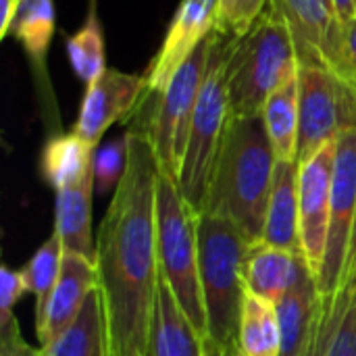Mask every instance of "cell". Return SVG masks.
Wrapping results in <instances>:
<instances>
[{"instance_id":"6da1fadb","label":"cell","mask_w":356,"mask_h":356,"mask_svg":"<svg viewBox=\"0 0 356 356\" xmlns=\"http://www.w3.org/2000/svg\"><path fill=\"white\" fill-rule=\"evenodd\" d=\"M127 167L96 238V275L106 319L108 356H146L159 284L156 179L159 161L148 134L134 127Z\"/></svg>"},{"instance_id":"7a4b0ae2","label":"cell","mask_w":356,"mask_h":356,"mask_svg":"<svg viewBox=\"0 0 356 356\" xmlns=\"http://www.w3.org/2000/svg\"><path fill=\"white\" fill-rule=\"evenodd\" d=\"M275 152L261 115H229L204 213L234 221L248 244L263 242Z\"/></svg>"},{"instance_id":"3957f363","label":"cell","mask_w":356,"mask_h":356,"mask_svg":"<svg viewBox=\"0 0 356 356\" xmlns=\"http://www.w3.org/2000/svg\"><path fill=\"white\" fill-rule=\"evenodd\" d=\"M300 67L292 27L282 8H269L240 38L229 42L225 83L229 115H261L267 98Z\"/></svg>"},{"instance_id":"277c9868","label":"cell","mask_w":356,"mask_h":356,"mask_svg":"<svg viewBox=\"0 0 356 356\" xmlns=\"http://www.w3.org/2000/svg\"><path fill=\"white\" fill-rule=\"evenodd\" d=\"M248 246L234 221L211 213L198 215V265L209 327L207 338L236 355L246 292L242 265Z\"/></svg>"},{"instance_id":"5b68a950","label":"cell","mask_w":356,"mask_h":356,"mask_svg":"<svg viewBox=\"0 0 356 356\" xmlns=\"http://www.w3.org/2000/svg\"><path fill=\"white\" fill-rule=\"evenodd\" d=\"M229 42L232 38H225L215 29L211 31L207 75L198 94V102L190 123L186 154L177 177L179 192L196 215L204 213L215 161L229 119V100L225 83Z\"/></svg>"},{"instance_id":"8992f818","label":"cell","mask_w":356,"mask_h":356,"mask_svg":"<svg viewBox=\"0 0 356 356\" xmlns=\"http://www.w3.org/2000/svg\"><path fill=\"white\" fill-rule=\"evenodd\" d=\"M159 269L181 311L202 338L209 336L198 265V215L184 200L177 181L159 171L156 179Z\"/></svg>"},{"instance_id":"52a82bcc","label":"cell","mask_w":356,"mask_h":356,"mask_svg":"<svg viewBox=\"0 0 356 356\" xmlns=\"http://www.w3.org/2000/svg\"><path fill=\"white\" fill-rule=\"evenodd\" d=\"M209 44H211V33L194 50V54L179 67V71L173 75L169 86L161 92L148 129H144L152 142L161 171L171 175L175 181L179 177L190 123L207 75Z\"/></svg>"},{"instance_id":"ba28073f","label":"cell","mask_w":356,"mask_h":356,"mask_svg":"<svg viewBox=\"0 0 356 356\" xmlns=\"http://www.w3.org/2000/svg\"><path fill=\"white\" fill-rule=\"evenodd\" d=\"M356 219V129H342L336 138V161L332 175L330 227L323 265L317 277L321 300L334 298L348 269V252Z\"/></svg>"},{"instance_id":"9c48e42d","label":"cell","mask_w":356,"mask_h":356,"mask_svg":"<svg viewBox=\"0 0 356 356\" xmlns=\"http://www.w3.org/2000/svg\"><path fill=\"white\" fill-rule=\"evenodd\" d=\"M286 15L298 50L300 63H319L330 67L344 83L353 86L346 63V44L342 23L338 21L334 0H273Z\"/></svg>"},{"instance_id":"30bf717a","label":"cell","mask_w":356,"mask_h":356,"mask_svg":"<svg viewBox=\"0 0 356 356\" xmlns=\"http://www.w3.org/2000/svg\"><path fill=\"white\" fill-rule=\"evenodd\" d=\"M334 161H336V140L327 142L315 156L298 165L300 250L315 280L319 277L325 257V246H327Z\"/></svg>"},{"instance_id":"8fae6325","label":"cell","mask_w":356,"mask_h":356,"mask_svg":"<svg viewBox=\"0 0 356 356\" xmlns=\"http://www.w3.org/2000/svg\"><path fill=\"white\" fill-rule=\"evenodd\" d=\"M219 0H181L177 6L161 50L150 60L146 71L148 92L161 94L179 67L194 54V50L215 29Z\"/></svg>"},{"instance_id":"7c38bea8","label":"cell","mask_w":356,"mask_h":356,"mask_svg":"<svg viewBox=\"0 0 356 356\" xmlns=\"http://www.w3.org/2000/svg\"><path fill=\"white\" fill-rule=\"evenodd\" d=\"M148 92L144 75H131L106 69L92 86L86 88L73 134L96 148L104 131L119 119L127 117Z\"/></svg>"},{"instance_id":"4fadbf2b","label":"cell","mask_w":356,"mask_h":356,"mask_svg":"<svg viewBox=\"0 0 356 356\" xmlns=\"http://www.w3.org/2000/svg\"><path fill=\"white\" fill-rule=\"evenodd\" d=\"M98 286L94 263L83 257L65 252L58 282L46 302L42 317L35 321V334L42 346L58 338L79 315L88 294Z\"/></svg>"},{"instance_id":"5bb4252c","label":"cell","mask_w":356,"mask_h":356,"mask_svg":"<svg viewBox=\"0 0 356 356\" xmlns=\"http://www.w3.org/2000/svg\"><path fill=\"white\" fill-rule=\"evenodd\" d=\"M323 300L315 275L305 267L296 284L275 305L280 323V356H311Z\"/></svg>"},{"instance_id":"9a60e30c","label":"cell","mask_w":356,"mask_h":356,"mask_svg":"<svg viewBox=\"0 0 356 356\" xmlns=\"http://www.w3.org/2000/svg\"><path fill=\"white\" fill-rule=\"evenodd\" d=\"M146 356H204V338L177 305L163 273H159Z\"/></svg>"},{"instance_id":"2e32d148","label":"cell","mask_w":356,"mask_h":356,"mask_svg":"<svg viewBox=\"0 0 356 356\" xmlns=\"http://www.w3.org/2000/svg\"><path fill=\"white\" fill-rule=\"evenodd\" d=\"M307 267L302 254H294L265 242L248 246L242 273L244 286L250 294L259 296L273 307L296 284L300 271Z\"/></svg>"},{"instance_id":"e0dca14e","label":"cell","mask_w":356,"mask_h":356,"mask_svg":"<svg viewBox=\"0 0 356 356\" xmlns=\"http://www.w3.org/2000/svg\"><path fill=\"white\" fill-rule=\"evenodd\" d=\"M92 169L77 184L56 192L54 232L60 238L63 252H71L96 263V240L92 238Z\"/></svg>"},{"instance_id":"ac0fdd59","label":"cell","mask_w":356,"mask_h":356,"mask_svg":"<svg viewBox=\"0 0 356 356\" xmlns=\"http://www.w3.org/2000/svg\"><path fill=\"white\" fill-rule=\"evenodd\" d=\"M263 242L294 254L300 250L298 229V163L277 161L267 207Z\"/></svg>"},{"instance_id":"d6986e66","label":"cell","mask_w":356,"mask_h":356,"mask_svg":"<svg viewBox=\"0 0 356 356\" xmlns=\"http://www.w3.org/2000/svg\"><path fill=\"white\" fill-rule=\"evenodd\" d=\"M311 356H356V275L334 298L323 300Z\"/></svg>"},{"instance_id":"ffe728a7","label":"cell","mask_w":356,"mask_h":356,"mask_svg":"<svg viewBox=\"0 0 356 356\" xmlns=\"http://www.w3.org/2000/svg\"><path fill=\"white\" fill-rule=\"evenodd\" d=\"M40 350L42 356H108L106 319L98 286L88 294L77 319Z\"/></svg>"},{"instance_id":"44dd1931","label":"cell","mask_w":356,"mask_h":356,"mask_svg":"<svg viewBox=\"0 0 356 356\" xmlns=\"http://www.w3.org/2000/svg\"><path fill=\"white\" fill-rule=\"evenodd\" d=\"M94 152V146H90L73 131L52 136L46 142L40 159L44 181L56 192L77 184L92 169Z\"/></svg>"},{"instance_id":"7402d4cb","label":"cell","mask_w":356,"mask_h":356,"mask_svg":"<svg viewBox=\"0 0 356 356\" xmlns=\"http://www.w3.org/2000/svg\"><path fill=\"white\" fill-rule=\"evenodd\" d=\"M261 117L277 161H296L298 148V73L288 77L267 98Z\"/></svg>"},{"instance_id":"603a6c76","label":"cell","mask_w":356,"mask_h":356,"mask_svg":"<svg viewBox=\"0 0 356 356\" xmlns=\"http://www.w3.org/2000/svg\"><path fill=\"white\" fill-rule=\"evenodd\" d=\"M56 29L52 0H19L8 33L23 46L31 63L42 65Z\"/></svg>"},{"instance_id":"cb8c5ba5","label":"cell","mask_w":356,"mask_h":356,"mask_svg":"<svg viewBox=\"0 0 356 356\" xmlns=\"http://www.w3.org/2000/svg\"><path fill=\"white\" fill-rule=\"evenodd\" d=\"M238 356H280V323L271 302L244 292Z\"/></svg>"},{"instance_id":"d4e9b609","label":"cell","mask_w":356,"mask_h":356,"mask_svg":"<svg viewBox=\"0 0 356 356\" xmlns=\"http://www.w3.org/2000/svg\"><path fill=\"white\" fill-rule=\"evenodd\" d=\"M67 54L75 75L86 83V88L92 86L108 69L104 52V33L94 10V0L90 4L86 23L79 27L77 33L67 38Z\"/></svg>"},{"instance_id":"484cf974","label":"cell","mask_w":356,"mask_h":356,"mask_svg":"<svg viewBox=\"0 0 356 356\" xmlns=\"http://www.w3.org/2000/svg\"><path fill=\"white\" fill-rule=\"evenodd\" d=\"M63 244L56 232L33 252V257L27 261L23 267L27 288L35 296V321L42 317L46 302L58 282L60 275V265H63Z\"/></svg>"},{"instance_id":"4316f807","label":"cell","mask_w":356,"mask_h":356,"mask_svg":"<svg viewBox=\"0 0 356 356\" xmlns=\"http://www.w3.org/2000/svg\"><path fill=\"white\" fill-rule=\"evenodd\" d=\"M127 167V138H115L102 144L94 152L92 171H94V186L98 194H108L117 190L119 181L123 179Z\"/></svg>"},{"instance_id":"83f0119b","label":"cell","mask_w":356,"mask_h":356,"mask_svg":"<svg viewBox=\"0 0 356 356\" xmlns=\"http://www.w3.org/2000/svg\"><path fill=\"white\" fill-rule=\"evenodd\" d=\"M269 0H219L215 15V31L225 38L244 35L265 13Z\"/></svg>"},{"instance_id":"f1b7e54d","label":"cell","mask_w":356,"mask_h":356,"mask_svg":"<svg viewBox=\"0 0 356 356\" xmlns=\"http://www.w3.org/2000/svg\"><path fill=\"white\" fill-rule=\"evenodd\" d=\"M25 292H29V288H27L23 269L15 271L2 265L0 267V330L6 327L15 319L13 309Z\"/></svg>"},{"instance_id":"f546056e","label":"cell","mask_w":356,"mask_h":356,"mask_svg":"<svg viewBox=\"0 0 356 356\" xmlns=\"http://www.w3.org/2000/svg\"><path fill=\"white\" fill-rule=\"evenodd\" d=\"M0 356H42V350H35L23 340L17 317L0 330Z\"/></svg>"},{"instance_id":"4dcf8cb0","label":"cell","mask_w":356,"mask_h":356,"mask_svg":"<svg viewBox=\"0 0 356 356\" xmlns=\"http://www.w3.org/2000/svg\"><path fill=\"white\" fill-rule=\"evenodd\" d=\"M342 31H344V44H346V63H348V71H350L353 83L356 86V17L342 27Z\"/></svg>"},{"instance_id":"1f68e13d","label":"cell","mask_w":356,"mask_h":356,"mask_svg":"<svg viewBox=\"0 0 356 356\" xmlns=\"http://www.w3.org/2000/svg\"><path fill=\"white\" fill-rule=\"evenodd\" d=\"M17 2L19 0H0V38L8 35V27H10L13 15H15Z\"/></svg>"},{"instance_id":"d6a6232c","label":"cell","mask_w":356,"mask_h":356,"mask_svg":"<svg viewBox=\"0 0 356 356\" xmlns=\"http://www.w3.org/2000/svg\"><path fill=\"white\" fill-rule=\"evenodd\" d=\"M334 8L342 27L356 17V0H334Z\"/></svg>"},{"instance_id":"836d02e7","label":"cell","mask_w":356,"mask_h":356,"mask_svg":"<svg viewBox=\"0 0 356 356\" xmlns=\"http://www.w3.org/2000/svg\"><path fill=\"white\" fill-rule=\"evenodd\" d=\"M356 275V219L355 229H353V240H350V252H348V269H346V280Z\"/></svg>"},{"instance_id":"e575fe53","label":"cell","mask_w":356,"mask_h":356,"mask_svg":"<svg viewBox=\"0 0 356 356\" xmlns=\"http://www.w3.org/2000/svg\"><path fill=\"white\" fill-rule=\"evenodd\" d=\"M204 356H238L236 353H229L225 348H221L219 344H215L211 338H204Z\"/></svg>"}]
</instances>
